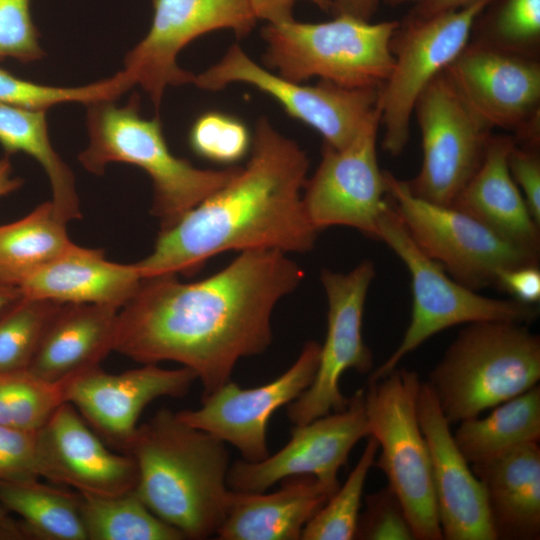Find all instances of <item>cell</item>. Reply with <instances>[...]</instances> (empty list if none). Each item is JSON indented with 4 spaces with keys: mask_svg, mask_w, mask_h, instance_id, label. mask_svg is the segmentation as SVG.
Segmentation results:
<instances>
[{
    "mask_svg": "<svg viewBox=\"0 0 540 540\" xmlns=\"http://www.w3.org/2000/svg\"><path fill=\"white\" fill-rule=\"evenodd\" d=\"M303 278L278 250L240 252L196 282L144 277L118 311L114 351L141 364L176 362L196 374L202 395L212 393L231 380L239 360L269 348L273 310Z\"/></svg>",
    "mask_w": 540,
    "mask_h": 540,
    "instance_id": "6da1fadb",
    "label": "cell"
},
{
    "mask_svg": "<svg viewBox=\"0 0 540 540\" xmlns=\"http://www.w3.org/2000/svg\"><path fill=\"white\" fill-rule=\"evenodd\" d=\"M308 167L300 146L260 117L246 166L159 231L151 253L135 263L141 277L191 275L211 257L231 250L310 251L318 231L302 201Z\"/></svg>",
    "mask_w": 540,
    "mask_h": 540,
    "instance_id": "7a4b0ae2",
    "label": "cell"
},
{
    "mask_svg": "<svg viewBox=\"0 0 540 540\" xmlns=\"http://www.w3.org/2000/svg\"><path fill=\"white\" fill-rule=\"evenodd\" d=\"M123 451L137 465V494L158 518L188 539L216 535L232 495L225 442L163 408L137 426Z\"/></svg>",
    "mask_w": 540,
    "mask_h": 540,
    "instance_id": "3957f363",
    "label": "cell"
},
{
    "mask_svg": "<svg viewBox=\"0 0 540 540\" xmlns=\"http://www.w3.org/2000/svg\"><path fill=\"white\" fill-rule=\"evenodd\" d=\"M115 100L87 105L89 144L78 160L90 173L101 175L112 162L135 165L152 180L151 213L160 230L177 223L189 210L227 184L240 170L231 165L221 170L199 169L173 155L158 116L140 114V101L133 94L128 103Z\"/></svg>",
    "mask_w": 540,
    "mask_h": 540,
    "instance_id": "277c9868",
    "label": "cell"
},
{
    "mask_svg": "<svg viewBox=\"0 0 540 540\" xmlns=\"http://www.w3.org/2000/svg\"><path fill=\"white\" fill-rule=\"evenodd\" d=\"M540 380V337L527 324H465L427 381L450 424L480 416Z\"/></svg>",
    "mask_w": 540,
    "mask_h": 540,
    "instance_id": "5b68a950",
    "label": "cell"
},
{
    "mask_svg": "<svg viewBox=\"0 0 540 540\" xmlns=\"http://www.w3.org/2000/svg\"><path fill=\"white\" fill-rule=\"evenodd\" d=\"M399 25L346 15L321 23H267L261 29L267 45L263 61L294 82L319 77L346 88L380 90L393 67L392 39Z\"/></svg>",
    "mask_w": 540,
    "mask_h": 540,
    "instance_id": "8992f818",
    "label": "cell"
},
{
    "mask_svg": "<svg viewBox=\"0 0 540 540\" xmlns=\"http://www.w3.org/2000/svg\"><path fill=\"white\" fill-rule=\"evenodd\" d=\"M417 372L395 368L364 389L368 436L381 452L374 465L386 475L417 540H441L431 457L417 415Z\"/></svg>",
    "mask_w": 540,
    "mask_h": 540,
    "instance_id": "52a82bcc",
    "label": "cell"
},
{
    "mask_svg": "<svg viewBox=\"0 0 540 540\" xmlns=\"http://www.w3.org/2000/svg\"><path fill=\"white\" fill-rule=\"evenodd\" d=\"M378 241L402 261L411 278L410 323L397 348L367 382L382 379L402 359L437 333L456 325L481 321H511L529 325L538 317L536 305L480 295L455 279L423 253L411 239L389 198L379 219Z\"/></svg>",
    "mask_w": 540,
    "mask_h": 540,
    "instance_id": "ba28073f",
    "label": "cell"
},
{
    "mask_svg": "<svg viewBox=\"0 0 540 540\" xmlns=\"http://www.w3.org/2000/svg\"><path fill=\"white\" fill-rule=\"evenodd\" d=\"M388 198L411 239L462 285L479 291L496 287L504 270L538 265L539 254L504 239L454 206L424 200L407 181L384 171Z\"/></svg>",
    "mask_w": 540,
    "mask_h": 540,
    "instance_id": "9c48e42d",
    "label": "cell"
},
{
    "mask_svg": "<svg viewBox=\"0 0 540 540\" xmlns=\"http://www.w3.org/2000/svg\"><path fill=\"white\" fill-rule=\"evenodd\" d=\"M494 0L423 19H406L392 39L394 63L379 92L382 148L392 156L405 149L415 103L426 86L469 43L478 17Z\"/></svg>",
    "mask_w": 540,
    "mask_h": 540,
    "instance_id": "30bf717a",
    "label": "cell"
},
{
    "mask_svg": "<svg viewBox=\"0 0 540 540\" xmlns=\"http://www.w3.org/2000/svg\"><path fill=\"white\" fill-rule=\"evenodd\" d=\"M422 163L407 181L416 196L452 206L479 168L492 135L457 92L444 71L418 97Z\"/></svg>",
    "mask_w": 540,
    "mask_h": 540,
    "instance_id": "8fae6325",
    "label": "cell"
},
{
    "mask_svg": "<svg viewBox=\"0 0 540 540\" xmlns=\"http://www.w3.org/2000/svg\"><path fill=\"white\" fill-rule=\"evenodd\" d=\"M249 84L275 99L285 112L319 132L324 143L341 149L379 111V89L346 88L320 80L304 85L274 74L254 62L238 44L222 59L195 75L193 83L218 91L229 84Z\"/></svg>",
    "mask_w": 540,
    "mask_h": 540,
    "instance_id": "7c38bea8",
    "label": "cell"
},
{
    "mask_svg": "<svg viewBox=\"0 0 540 540\" xmlns=\"http://www.w3.org/2000/svg\"><path fill=\"white\" fill-rule=\"evenodd\" d=\"M472 112L488 128L540 143V63L536 57L472 42L444 69Z\"/></svg>",
    "mask_w": 540,
    "mask_h": 540,
    "instance_id": "4fadbf2b",
    "label": "cell"
},
{
    "mask_svg": "<svg viewBox=\"0 0 540 540\" xmlns=\"http://www.w3.org/2000/svg\"><path fill=\"white\" fill-rule=\"evenodd\" d=\"M370 260L347 273L321 271L327 298V332L320 345L318 367L309 387L288 404L287 416L294 425L310 422L343 410L349 401L340 390L345 371L365 374L373 367V356L362 335L365 301L375 277Z\"/></svg>",
    "mask_w": 540,
    "mask_h": 540,
    "instance_id": "5bb4252c",
    "label": "cell"
},
{
    "mask_svg": "<svg viewBox=\"0 0 540 540\" xmlns=\"http://www.w3.org/2000/svg\"><path fill=\"white\" fill-rule=\"evenodd\" d=\"M146 36L124 58L123 73L158 109L168 86L193 83L195 75L177 64L179 52L195 38L219 29L246 37L257 18L248 0H152Z\"/></svg>",
    "mask_w": 540,
    "mask_h": 540,
    "instance_id": "9a60e30c",
    "label": "cell"
},
{
    "mask_svg": "<svg viewBox=\"0 0 540 540\" xmlns=\"http://www.w3.org/2000/svg\"><path fill=\"white\" fill-rule=\"evenodd\" d=\"M379 126L380 110L345 147L323 144L321 161L302 194L307 216L318 232L346 226L378 240L379 219L388 203L377 157Z\"/></svg>",
    "mask_w": 540,
    "mask_h": 540,
    "instance_id": "2e32d148",
    "label": "cell"
},
{
    "mask_svg": "<svg viewBox=\"0 0 540 540\" xmlns=\"http://www.w3.org/2000/svg\"><path fill=\"white\" fill-rule=\"evenodd\" d=\"M320 345L306 342L295 362L268 383L244 389L230 380L202 395L199 408L176 413L188 425L235 447L243 460L261 461L269 455L266 434L271 416L309 387L318 367Z\"/></svg>",
    "mask_w": 540,
    "mask_h": 540,
    "instance_id": "e0dca14e",
    "label": "cell"
},
{
    "mask_svg": "<svg viewBox=\"0 0 540 540\" xmlns=\"http://www.w3.org/2000/svg\"><path fill=\"white\" fill-rule=\"evenodd\" d=\"M364 437L368 433L362 388L343 410L295 425L290 440L275 454L258 462H234L227 475L228 487L237 492H265L285 478L311 475L337 488L340 468Z\"/></svg>",
    "mask_w": 540,
    "mask_h": 540,
    "instance_id": "ac0fdd59",
    "label": "cell"
},
{
    "mask_svg": "<svg viewBox=\"0 0 540 540\" xmlns=\"http://www.w3.org/2000/svg\"><path fill=\"white\" fill-rule=\"evenodd\" d=\"M196 380V374L183 366L143 364L118 374L97 366L70 378L66 401L97 434L123 450L147 405L160 397L185 396Z\"/></svg>",
    "mask_w": 540,
    "mask_h": 540,
    "instance_id": "d6986e66",
    "label": "cell"
},
{
    "mask_svg": "<svg viewBox=\"0 0 540 540\" xmlns=\"http://www.w3.org/2000/svg\"><path fill=\"white\" fill-rule=\"evenodd\" d=\"M37 434L42 478L98 497L135 490L134 458L110 451L71 403H62Z\"/></svg>",
    "mask_w": 540,
    "mask_h": 540,
    "instance_id": "ffe728a7",
    "label": "cell"
},
{
    "mask_svg": "<svg viewBox=\"0 0 540 540\" xmlns=\"http://www.w3.org/2000/svg\"><path fill=\"white\" fill-rule=\"evenodd\" d=\"M417 415L427 441L442 537L446 540H496L485 493L457 447L437 397L421 382Z\"/></svg>",
    "mask_w": 540,
    "mask_h": 540,
    "instance_id": "44dd1931",
    "label": "cell"
},
{
    "mask_svg": "<svg viewBox=\"0 0 540 540\" xmlns=\"http://www.w3.org/2000/svg\"><path fill=\"white\" fill-rule=\"evenodd\" d=\"M135 265L105 259L101 249L72 243L20 286L22 295L61 304H97L120 309L137 291Z\"/></svg>",
    "mask_w": 540,
    "mask_h": 540,
    "instance_id": "7402d4cb",
    "label": "cell"
},
{
    "mask_svg": "<svg viewBox=\"0 0 540 540\" xmlns=\"http://www.w3.org/2000/svg\"><path fill=\"white\" fill-rule=\"evenodd\" d=\"M269 494L232 490L226 517L216 535L221 540H298L308 521L337 490L314 476L280 481Z\"/></svg>",
    "mask_w": 540,
    "mask_h": 540,
    "instance_id": "603a6c76",
    "label": "cell"
},
{
    "mask_svg": "<svg viewBox=\"0 0 540 540\" xmlns=\"http://www.w3.org/2000/svg\"><path fill=\"white\" fill-rule=\"evenodd\" d=\"M515 143L512 135L492 134L479 168L452 206L511 243L539 254L540 225L508 168V154Z\"/></svg>",
    "mask_w": 540,
    "mask_h": 540,
    "instance_id": "cb8c5ba5",
    "label": "cell"
},
{
    "mask_svg": "<svg viewBox=\"0 0 540 540\" xmlns=\"http://www.w3.org/2000/svg\"><path fill=\"white\" fill-rule=\"evenodd\" d=\"M538 443H524L470 464L482 484L496 540L540 538Z\"/></svg>",
    "mask_w": 540,
    "mask_h": 540,
    "instance_id": "d4e9b609",
    "label": "cell"
},
{
    "mask_svg": "<svg viewBox=\"0 0 540 540\" xmlns=\"http://www.w3.org/2000/svg\"><path fill=\"white\" fill-rule=\"evenodd\" d=\"M118 311L106 305L62 304L27 370L42 380L61 382L100 366L114 351Z\"/></svg>",
    "mask_w": 540,
    "mask_h": 540,
    "instance_id": "484cf974",
    "label": "cell"
},
{
    "mask_svg": "<svg viewBox=\"0 0 540 540\" xmlns=\"http://www.w3.org/2000/svg\"><path fill=\"white\" fill-rule=\"evenodd\" d=\"M0 144L7 154L23 152L42 166L50 182L51 202L63 220L81 218L75 177L51 144L46 111L0 103Z\"/></svg>",
    "mask_w": 540,
    "mask_h": 540,
    "instance_id": "4316f807",
    "label": "cell"
},
{
    "mask_svg": "<svg viewBox=\"0 0 540 540\" xmlns=\"http://www.w3.org/2000/svg\"><path fill=\"white\" fill-rule=\"evenodd\" d=\"M454 441L469 464L484 461L511 448L540 440V387L492 408L486 417L459 422Z\"/></svg>",
    "mask_w": 540,
    "mask_h": 540,
    "instance_id": "83f0119b",
    "label": "cell"
},
{
    "mask_svg": "<svg viewBox=\"0 0 540 540\" xmlns=\"http://www.w3.org/2000/svg\"><path fill=\"white\" fill-rule=\"evenodd\" d=\"M0 505L19 517L30 540H87L79 492L39 479L0 481Z\"/></svg>",
    "mask_w": 540,
    "mask_h": 540,
    "instance_id": "f1b7e54d",
    "label": "cell"
},
{
    "mask_svg": "<svg viewBox=\"0 0 540 540\" xmlns=\"http://www.w3.org/2000/svg\"><path fill=\"white\" fill-rule=\"evenodd\" d=\"M66 224L48 201L19 220L0 225V282L19 287L64 252L73 243Z\"/></svg>",
    "mask_w": 540,
    "mask_h": 540,
    "instance_id": "f546056e",
    "label": "cell"
},
{
    "mask_svg": "<svg viewBox=\"0 0 540 540\" xmlns=\"http://www.w3.org/2000/svg\"><path fill=\"white\" fill-rule=\"evenodd\" d=\"M87 540H181L184 535L158 518L136 490L111 497L81 494Z\"/></svg>",
    "mask_w": 540,
    "mask_h": 540,
    "instance_id": "4dcf8cb0",
    "label": "cell"
},
{
    "mask_svg": "<svg viewBox=\"0 0 540 540\" xmlns=\"http://www.w3.org/2000/svg\"><path fill=\"white\" fill-rule=\"evenodd\" d=\"M62 304L20 295L0 312V373L27 370Z\"/></svg>",
    "mask_w": 540,
    "mask_h": 540,
    "instance_id": "1f68e13d",
    "label": "cell"
},
{
    "mask_svg": "<svg viewBox=\"0 0 540 540\" xmlns=\"http://www.w3.org/2000/svg\"><path fill=\"white\" fill-rule=\"evenodd\" d=\"M378 449L377 441L368 436L365 448L345 483L337 488L308 521L302 531L301 539H355L364 485L371 467L374 466Z\"/></svg>",
    "mask_w": 540,
    "mask_h": 540,
    "instance_id": "d6a6232c",
    "label": "cell"
},
{
    "mask_svg": "<svg viewBox=\"0 0 540 540\" xmlns=\"http://www.w3.org/2000/svg\"><path fill=\"white\" fill-rule=\"evenodd\" d=\"M69 380L48 382L28 370L0 373V425L38 430L67 402Z\"/></svg>",
    "mask_w": 540,
    "mask_h": 540,
    "instance_id": "836d02e7",
    "label": "cell"
},
{
    "mask_svg": "<svg viewBox=\"0 0 540 540\" xmlns=\"http://www.w3.org/2000/svg\"><path fill=\"white\" fill-rule=\"evenodd\" d=\"M131 89L124 73L79 87H56L42 85L16 77L0 67V103L12 106L44 110L66 102L86 105L115 100Z\"/></svg>",
    "mask_w": 540,
    "mask_h": 540,
    "instance_id": "e575fe53",
    "label": "cell"
},
{
    "mask_svg": "<svg viewBox=\"0 0 540 540\" xmlns=\"http://www.w3.org/2000/svg\"><path fill=\"white\" fill-rule=\"evenodd\" d=\"M475 41L536 57L540 44V0H501Z\"/></svg>",
    "mask_w": 540,
    "mask_h": 540,
    "instance_id": "d590c367",
    "label": "cell"
},
{
    "mask_svg": "<svg viewBox=\"0 0 540 540\" xmlns=\"http://www.w3.org/2000/svg\"><path fill=\"white\" fill-rule=\"evenodd\" d=\"M189 145L198 156L221 164H234L251 147L247 126L237 117L218 111L201 114L189 131Z\"/></svg>",
    "mask_w": 540,
    "mask_h": 540,
    "instance_id": "8d00e7d4",
    "label": "cell"
},
{
    "mask_svg": "<svg viewBox=\"0 0 540 540\" xmlns=\"http://www.w3.org/2000/svg\"><path fill=\"white\" fill-rule=\"evenodd\" d=\"M355 539H415L400 500L388 486L365 496V509L359 515Z\"/></svg>",
    "mask_w": 540,
    "mask_h": 540,
    "instance_id": "74e56055",
    "label": "cell"
},
{
    "mask_svg": "<svg viewBox=\"0 0 540 540\" xmlns=\"http://www.w3.org/2000/svg\"><path fill=\"white\" fill-rule=\"evenodd\" d=\"M29 6L30 0H0V60L32 62L43 58Z\"/></svg>",
    "mask_w": 540,
    "mask_h": 540,
    "instance_id": "f35d334b",
    "label": "cell"
},
{
    "mask_svg": "<svg viewBox=\"0 0 540 540\" xmlns=\"http://www.w3.org/2000/svg\"><path fill=\"white\" fill-rule=\"evenodd\" d=\"M42 478L37 430L0 425V481Z\"/></svg>",
    "mask_w": 540,
    "mask_h": 540,
    "instance_id": "ab89813d",
    "label": "cell"
},
{
    "mask_svg": "<svg viewBox=\"0 0 540 540\" xmlns=\"http://www.w3.org/2000/svg\"><path fill=\"white\" fill-rule=\"evenodd\" d=\"M508 168L530 213L540 225L539 147L516 142L508 154Z\"/></svg>",
    "mask_w": 540,
    "mask_h": 540,
    "instance_id": "60d3db41",
    "label": "cell"
},
{
    "mask_svg": "<svg viewBox=\"0 0 540 540\" xmlns=\"http://www.w3.org/2000/svg\"><path fill=\"white\" fill-rule=\"evenodd\" d=\"M496 288L513 300L536 305L540 301V269L538 265H523L504 270L497 278Z\"/></svg>",
    "mask_w": 540,
    "mask_h": 540,
    "instance_id": "b9f144b4",
    "label": "cell"
},
{
    "mask_svg": "<svg viewBox=\"0 0 540 540\" xmlns=\"http://www.w3.org/2000/svg\"><path fill=\"white\" fill-rule=\"evenodd\" d=\"M255 17L268 23L293 20L295 0H248Z\"/></svg>",
    "mask_w": 540,
    "mask_h": 540,
    "instance_id": "7bdbcfd3",
    "label": "cell"
},
{
    "mask_svg": "<svg viewBox=\"0 0 540 540\" xmlns=\"http://www.w3.org/2000/svg\"><path fill=\"white\" fill-rule=\"evenodd\" d=\"M380 0H333V16L346 15L360 20L370 21L375 14Z\"/></svg>",
    "mask_w": 540,
    "mask_h": 540,
    "instance_id": "ee69618b",
    "label": "cell"
},
{
    "mask_svg": "<svg viewBox=\"0 0 540 540\" xmlns=\"http://www.w3.org/2000/svg\"><path fill=\"white\" fill-rule=\"evenodd\" d=\"M479 0H420L407 19H423L439 13L457 10Z\"/></svg>",
    "mask_w": 540,
    "mask_h": 540,
    "instance_id": "f6af8a7d",
    "label": "cell"
},
{
    "mask_svg": "<svg viewBox=\"0 0 540 540\" xmlns=\"http://www.w3.org/2000/svg\"><path fill=\"white\" fill-rule=\"evenodd\" d=\"M0 540H30L19 519L0 505Z\"/></svg>",
    "mask_w": 540,
    "mask_h": 540,
    "instance_id": "bcb514c9",
    "label": "cell"
},
{
    "mask_svg": "<svg viewBox=\"0 0 540 540\" xmlns=\"http://www.w3.org/2000/svg\"><path fill=\"white\" fill-rule=\"evenodd\" d=\"M20 178L12 177V165L8 156L0 159V198L6 196L22 185Z\"/></svg>",
    "mask_w": 540,
    "mask_h": 540,
    "instance_id": "7dc6e473",
    "label": "cell"
},
{
    "mask_svg": "<svg viewBox=\"0 0 540 540\" xmlns=\"http://www.w3.org/2000/svg\"><path fill=\"white\" fill-rule=\"evenodd\" d=\"M21 294L18 286L0 282V312Z\"/></svg>",
    "mask_w": 540,
    "mask_h": 540,
    "instance_id": "c3c4849f",
    "label": "cell"
},
{
    "mask_svg": "<svg viewBox=\"0 0 540 540\" xmlns=\"http://www.w3.org/2000/svg\"><path fill=\"white\" fill-rule=\"evenodd\" d=\"M323 11H330L333 0H309Z\"/></svg>",
    "mask_w": 540,
    "mask_h": 540,
    "instance_id": "681fc988",
    "label": "cell"
},
{
    "mask_svg": "<svg viewBox=\"0 0 540 540\" xmlns=\"http://www.w3.org/2000/svg\"><path fill=\"white\" fill-rule=\"evenodd\" d=\"M420 0H382V2H384L386 5L390 6V7H395V6H399V5H402V4H405V3H409V2H419Z\"/></svg>",
    "mask_w": 540,
    "mask_h": 540,
    "instance_id": "f907efd6",
    "label": "cell"
}]
</instances>
